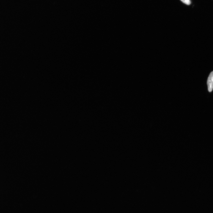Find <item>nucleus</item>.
<instances>
[{"label":"nucleus","mask_w":213,"mask_h":213,"mask_svg":"<svg viewBox=\"0 0 213 213\" xmlns=\"http://www.w3.org/2000/svg\"><path fill=\"white\" fill-rule=\"evenodd\" d=\"M207 84L209 92H212L213 89V71L209 75L207 80Z\"/></svg>","instance_id":"nucleus-1"},{"label":"nucleus","mask_w":213,"mask_h":213,"mask_svg":"<svg viewBox=\"0 0 213 213\" xmlns=\"http://www.w3.org/2000/svg\"><path fill=\"white\" fill-rule=\"evenodd\" d=\"M180 1L183 3L188 5H190L191 4L190 0H180Z\"/></svg>","instance_id":"nucleus-2"}]
</instances>
